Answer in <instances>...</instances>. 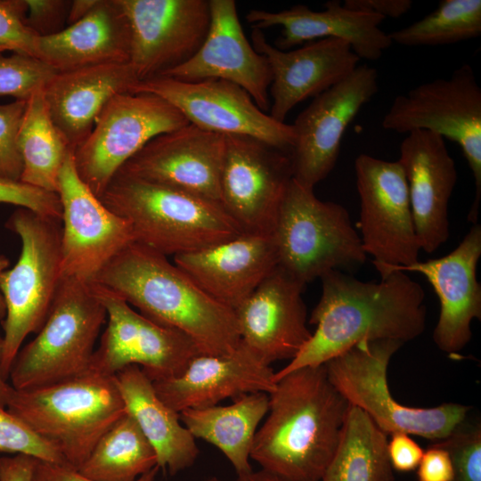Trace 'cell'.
Here are the masks:
<instances>
[{
    "label": "cell",
    "mask_w": 481,
    "mask_h": 481,
    "mask_svg": "<svg viewBox=\"0 0 481 481\" xmlns=\"http://www.w3.org/2000/svg\"><path fill=\"white\" fill-rule=\"evenodd\" d=\"M322 295L309 323L316 329L300 352L275 372L281 377L319 366L366 340L411 341L422 334L427 311L422 287L404 271L379 282L331 270L321 277Z\"/></svg>",
    "instance_id": "6da1fadb"
},
{
    "label": "cell",
    "mask_w": 481,
    "mask_h": 481,
    "mask_svg": "<svg viewBox=\"0 0 481 481\" xmlns=\"http://www.w3.org/2000/svg\"><path fill=\"white\" fill-rule=\"evenodd\" d=\"M349 405L324 364L290 371L269 394L268 416L256 432L250 459L285 481H321Z\"/></svg>",
    "instance_id": "7a4b0ae2"
},
{
    "label": "cell",
    "mask_w": 481,
    "mask_h": 481,
    "mask_svg": "<svg viewBox=\"0 0 481 481\" xmlns=\"http://www.w3.org/2000/svg\"><path fill=\"white\" fill-rule=\"evenodd\" d=\"M91 282L151 320L181 330L201 354H227L240 342L233 310L208 295L167 256L137 241L116 255Z\"/></svg>",
    "instance_id": "3957f363"
},
{
    "label": "cell",
    "mask_w": 481,
    "mask_h": 481,
    "mask_svg": "<svg viewBox=\"0 0 481 481\" xmlns=\"http://www.w3.org/2000/svg\"><path fill=\"white\" fill-rule=\"evenodd\" d=\"M100 200L129 222L135 241L167 257L213 246L243 233L217 202L119 173Z\"/></svg>",
    "instance_id": "277c9868"
},
{
    "label": "cell",
    "mask_w": 481,
    "mask_h": 481,
    "mask_svg": "<svg viewBox=\"0 0 481 481\" xmlns=\"http://www.w3.org/2000/svg\"><path fill=\"white\" fill-rule=\"evenodd\" d=\"M6 409L60 451L78 469L93 448L126 413L114 376L91 369L63 381L12 388Z\"/></svg>",
    "instance_id": "5b68a950"
},
{
    "label": "cell",
    "mask_w": 481,
    "mask_h": 481,
    "mask_svg": "<svg viewBox=\"0 0 481 481\" xmlns=\"http://www.w3.org/2000/svg\"><path fill=\"white\" fill-rule=\"evenodd\" d=\"M5 227L21 241L16 264L0 273L5 305L2 371L6 380L25 338L45 323L62 280L61 219L18 208Z\"/></svg>",
    "instance_id": "8992f818"
},
{
    "label": "cell",
    "mask_w": 481,
    "mask_h": 481,
    "mask_svg": "<svg viewBox=\"0 0 481 481\" xmlns=\"http://www.w3.org/2000/svg\"><path fill=\"white\" fill-rule=\"evenodd\" d=\"M106 319L91 282L62 278L45 323L15 356L10 385L41 387L87 371Z\"/></svg>",
    "instance_id": "52a82bcc"
},
{
    "label": "cell",
    "mask_w": 481,
    "mask_h": 481,
    "mask_svg": "<svg viewBox=\"0 0 481 481\" xmlns=\"http://www.w3.org/2000/svg\"><path fill=\"white\" fill-rule=\"evenodd\" d=\"M278 265L306 285L331 270L352 269L367 258L345 207L319 200L290 180L273 231Z\"/></svg>",
    "instance_id": "ba28073f"
},
{
    "label": "cell",
    "mask_w": 481,
    "mask_h": 481,
    "mask_svg": "<svg viewBox=\"0 0 481 481\" xmlns=\"http://www.w3.org/2000/svg\"><path fill=\"white\" fill-rule=\"evenodd\" d=\"M403 345L395 340L362 341L324 363L329 379L349 404L364 412L385 434L443 439L467 419L471 408L456 403L430 408L398 403L388 387L387 368Z\"/></svg>",
    "instance_id": "9c48e42d"
},
{
    "label": "cell",
    "mask_w": 481,
    "mask_h": 481,
    "mask_svg": "<svg viewBox=\"0 0 481 481\" xmlns=\"http://www.w3.org/2000/svg\"><path fill=\"white\" fill-rule=\"evenodd\" d=\"M381 125L405 135L428 131L460 146L475 181L468 221L477 224L481 200V87L472 67L462 64L447 78L422 83L397 95Z\"/></svg>",
    "instance_id": "30bf717a"
},
{
    "label": "cell",
    "mask_w": 481,
    "mask_h": 481,
    "mask_svg": "<svg viewBox=\"0 0 481 481\" xmlns=\"http://www.w3.org/2000/svg\"><path fill=\"white\" fill-rule=\"evenodd\" d=\"M188 124L176 108L159 96L117 94L102 108L88 136L72 151L78 176L100 198L124 164L146 143Z\"/></svg>",
    "instance_id": "8fae6325"
},
{
    "label": "cell",
    "mask_w": 481,
    "mask_h": 481,
    "mask_svg": "<svg viewBox=\"0 0 481 481\" xmlns=\"http://www.w3.org/2000/svg\"><path fill=\"white\" fill-rule=\"evenodd\" d=\"M355 171L363 249L373 257L372 263L383 279L419 261L421 249L406 177L398 160L365 153L355 159Z\"/></svg>",
    "instance_id": "7c38bea8"
},
{
    "label": "cell",
    "mask_w": 481,
    "mask_h": 481,
    "mask_svg": "<svg viewBox=\"0 0 481 481\" xmlns=\"http://www.w3.org/2000/svg\"><path fill=\"white\" fill-rule=\"evenodd\" d=\"M91 284L107 314L91 370L114 376L129 365H137L154 381L180 375L201 354L181 330L151 320L113 292Z\"/></svg>",
    "instance_id": "4fadbf2b"
},
{
    "label": "cell",
    "mask_w": 481,
    "mask_h": 481,
    "mask_svg": "<svg viewBox=\"0 0 481 481\" xmlns=\"http://www.w3.org/2000/svg\"><path fill=\"white\" fill-rule=\"evenodd\" d=\"M130 93L163 98L190 124L206 131L252 137L289 154L294 144L292 125L261 110L244 89L225 80L156 77L137 82Z\"/></svg>",
    "instance_id": "5bb4252c"
},
{
    "label": "cell",
    "mask_w": 481,
    "mask_h": 481,
    "mask_svg": "<svg viewBox=\"0 0 481 481\" xmlns=\"http://www.w3.org/2000/svg\"><path fill=\"white\" fill-rule=\"evenodd\" d=\"M224 137L220 205L243 232L272 234L292 179L290 154L252 137Z\"/></svg>",
    "instance_id": "9a60e30c"
},
{
    "label": "cell",
    "mask_w": 481,
    "mask_h": 481,
    "mask_svg": "<svg viewBox=\"0 0 481 481\" xmlns=\"http://www.w3.org/2000/svg\"><path fill=\"white\" fill-rule=\"evenodd\" d=\"M61 205V275L90 282L122 249L135 241L129 222L110 211L81 180L72 151L59 173Z\"/></svg>",
    "instance_id": "2e32d148"
},
{
    "label": "cell",
    "mask_w": 481,
    "mask_h": 481,
    "mask_svg": "<svg viewBox=\"0 0 481 481\" xmlns=\"http://www.w3.org/2000/svg\"><path fill=\"white\" fill-rule=\"evenodd\" d=\"M378 71L359 64L344 80L314 97L292 124V178L314 189L336 166L346 127L379 91Z\"/></svg>",
    "instance_id": "e0dca14e"
},
{
    "label": "cell",
    "mask_w": 481,
    "mask_h": 481,
    "mask_svg": "<svg viewBox=\"0 0 481 481\" xmlns=\"http://www.w3.org/2000/svg\"><path fill=\"white\" fill-rule=\"evenodd\" d=\"M130 29V59L139 81L191 59L210 24L208 0H118Z\"/></svg>",
    "instance_id": "ac0fdd59"
},
{
    "label": "cell",
    "mask_w": 481,
    "mask_h": 481,
    "mask_svg": "<svg viewBox=\"0 0 481 481\" xmlns=\"http://www.w3.org/2000/svg\"><path fill=\"white\" fill-rule=\"evenodd\" d=\"M225 137L188 124L151 140L118 173L220 204Z\"/></svg>",
    "instance_id": "d6986e66"
},
{
    "label": "cell",
    "mask_w": 481,
    "mask_h": 481,
    "mask_svg": "<svg viewBox=\"0 0 481 481\" xmlns=\"http://www.w3.org/2000/svg\"><path fill=\"white\" fill-rule=\"evenodd\" d=\"M210 24L197 53L159 77L182 81L221 79L244 89L263 111L270 110L272 72L266 58L247 39L234 0H209Z\"/></svg>",
    "instance_id": "ffe728a7"
},
{
    "label": "cell",
    "mask_w": 481,
    "mask_h": 481,
    "mask_svg": "<svg viewBox=\"0 0 481 481\" xmlns=\"http://www.w3.org/2000/svg\"><path fill=\"white\" fill-rule=\"evenodd\" d=\"M305 286L277 265L234 310L240 340L268 365L292 360L312 337Z\"/></svg>",
    "instance_id": "44dd1931"
},
{
    "label": "cell",
    "mask_w": 481,
    "mask_h": 481,
    "mask_svg": "<svg viewBox=\"0 0 481 481\" xmlns=\"http://www.w3.org/2000/svg\"><path fill=\"white\" fill-rule=\"evenodd\" d=\"M251 44L269 63V111L280 122H284L301 102L316 97L346 78L360 61L349 43L338 38H322L283 51L271 45L261 29L252 28Z\"/></svg>",
    "instance_id": "7402d4cb"
},
{
    "label": "cell",
    "mask_w": 481,
    "mask_h": 481,
    "mask_svg": "<svg viewBox=\"0 0 481 481\" xmlns=\"http://www.w3.org/2000/svg\"><path fill=\"white\" fill-rule=\"evenodd\" d=\"M480 257L481 226L475 224L446 256L398 269L420 273L432 285L440 302L433 340L446 354L461 351L471 339L473 320L481 319V285L477 280Z\"/></svg>",
    "instance_id": "603a6c76"
},
{
    "label": "cell",
    "mask_w": 481,
    "mask_h": 481,
    "mask_svg": "<svg viewBox=\"0 0 481 481\" xmlns=\"http://www.w3.org/2000/svg\"><path fill=\"white\" fill-rule=\"evenodd\" d=\"M275 372L241 340L230 353L200 354L178 376L152 381L159 397L176 412L276 387Z\"/></svg>",
    "instance_id": "cb8c5ba5"
},
{
    "label": "cell",
    "mask_w": 481,
    "mask_h": 481,
    "mask_svg": "<svg viewBox=\"0 0 481 481\" xmlns=\"http://www.w3.org/2000/svg\"><path fill=\"white\" fill-rule=\"evenodd\" d=\"M397 160L406 177L420 249L432 253L450 235L448 206L458 178L455 162L444 139L423 130L406 135Z\"/></svg>",
    "instance_id": "d4e9b609"
},
{
    "label": "cell",
    "mask_w": 481,
    "mask_h": 481,
    "mask_svg": "<svg viewBox=\"0 0 481 481\" xmlns=\"http://www.w3.org/2000/svg\"><path fill=\"white\" fill-rule=\"evenodd\" d=\"M174 263L221 305L236 310L278 265L272 234L247 233L174 256Z\"/></svg>",
    "instance_id": "484cf974"
},
{
    "label": "cell",
    "mask_w": 481,
    "mask_h": 481,
    "mask_svg": "<svg viewBox=\"0 0 481 481\" xmlns=\"http://www.w3.org/2000/svg\"><path fill=\"white\" fill-rule=\"evenodd\" d=\"M246 20L252 28L261 30L281 27L274 46L283 51L306 42L332 37L349 43L360 60L374 61L393 44L388 33L379 28L383 17L347 8L338 0L326 2L322 11L303 4L278 12L250 10Z\"/></svg>",
    "instance_id": "4316f807"
},
{
    "label": "cell",
    "mask_w": 481,
    "mask_h": 481,
    "mask_svg": "<svg viewBox=\"0 0 481 481\" xmlns=\"http://www.w3.org/2000/svg\"><path fill=\"white\" fill-rule=\"evenodd\" d=\"M138 82L129 64L107 63L57 72L44 86L51 119L73 151L114 96L130 93Z\"/></svg>",
    "instance_id": "83f0119b"
},
{
    "label": "cell",
    "mask_w": 481,
    "mask_h": 481,
    "mask_svg": "<svg viewBox=\"0 0 481 481\" xmlns=\"http://www.w3.org/2000/svg\"><path fill=\"white\" fill-rule=\"evenodd\" d=\"M35 58L57 72L130 59V29L118 0H98L81 20L38 37Z\"/></svg>",
    "instance_id": "f1b7e54d"
},
{
    "label": "cell",
    "mask_w": 481,
    "mask_h": 481,
    "mask_svg": "<svg viewBox=\"0 0 481 481\" xmlns=\"http://www.w3.org/2000/svg\"><path fill=\"white\" fill-rule=\"evenodd\" d=\"M114 379L126 412L154 449L159 468L174 476L192 466L200 453L195 438L179 412L159 397L152 380L137 365L124 368Z\"/></svg>",
    "instance_id": "f546056e"
},
{
    "label": "cell",
    "mask_w": 481,
    "mask_h": 481,
    "mask_svg": "<svg viewBox=\"0 0 481 481\" xmlns=\"http://www.w3.org/2000/svg\"><path fill=\"white\" fill-rule=\"evenodd\" d=\"M269 409V395L251 393L221 406L189 408L179 412L180 420L194 438L219 449L237 475L251 472L250 452L257 428Z\"/></svg>",
    "instance_id": "4dcf8cb0"
},
{
    "label": "cell",
    "mask_w": 481,
    "mask_h": 481,
    "mask_svg": "<svg viewBox=\"0 0 481 481\" xmlns=\"http://www.w3.org/2000/svg\"><path fill=\"white\" fill-rule=\"evenodd\" d=\"M387 441V435L364 412L350 404L321 481H394Z\"/></svg>",
    "instance_id": "1f68e13d"
},
{
    "label": "cell",
    "mask_w": 481,
    "mask_h": 481,
    "mask_svg": "<svg viewBox=\"0 0 481 481\" xmlns=\"http://www.w3.org/2000/svg\"><path fill=\"white\" fill-rule=\"evenodd\" d=\"M17 142L22 159L20 182L57 193L59 173L71 150L51 119L43 89L27 101Z\"/></svg>",
    "instance_id": "d6a6232c"
},
{
    "label": "cell",
    "mask_w": 481,
    "mask_h": 481,
    "mask_svg": "<svg viewBox=\"0 0 481 481\" xmlns=\"http://www.w3.org/2000/svg\"><path fill=\"white\" fill-rule=\"evenodd\" d=\"M157 466L154 449L126 412L102 435L77 471L94 481H135Z\"/></svg>",
    "instance_id": "836d02e7"
},
{
    "label": "cell",
    "mask_w": 481,
    "mask_h": 481,
    "mask_svg": "<svg viewBox=\"0 0 481 481\" xmlns=\"http://www.w3.org/2000/svg\"><path fill=\"white\" fill-rule=\"evenodd\" d=\"M481 35L480 0H443L418 21L388 33L393 43L404 46L443 45Z\"/></svg>",
    "instance_id": "e575fe53"
},
{
    "label": "cell",
    "mask_w": 481,
    "mask_h": 481,
    "mask_svg": "<svg viewBox=\"0 0 481 481\" xmlns=\"http://www.w3.org/2000/svg\"><path fill=\"white\" fill-rule=\"evenodd\" d=\"M57 73L42 61L13 53L0 55V96L28 100L36 91L43 89Z\"/></svg>",
    "instance_id": "d590c367"
},
{
    "label": "cell",
    "mask_w": 481,
    "mask_h": 481,
    "mask_svg": "<svg viewBox=\"0 0 481 481\" xmlns=\"http://www.w3.org/2000/svg\"><path fill=\"white\" fill-rule=\"evenodd\" d=\"M0 452L23 454L41 461L67 465L56 446L1 405Z\"/></svg>",
    "instance_id": "8d00e7d4"
},
{
    "label": "cell",
    "mask_w": 481,
    "mask_h": 481,
    "mask_svg": "<svg viewBox=\"0 0 481 481\" xmlns=\"http://www.w3.org/2000/svg\"><path fill=\"white\" fill-rule=\"evenodd\" d=\"M433 444L444 449L453 468L452 481H481V426L467 419Z\"/></svg>",
    "instance_id": "74e56055"
},
{
    "label": "cell",
    "mask_w": 481,
    "mask_h": 481,
    "mask_svg": "<svg viewBox=\"0 0 481 481\" xmlns=\"http://www.w3.org/2000/svg\"><path fill=\"white\" fill-rule=\"evenodd\" d=\"M27 101L0 104V181L20 182L22 159L17 138Z\"/></svg>",
    "instance_id": "f35d334b"
},
{
    "label": "cell",
    "mask_w": 481,
    "mask_h": 481,
    "mask_svg": "<svg viewBox=\"0 0 481 481\" xmlns=\"http://www.w3.org/2000/svg\"><path fill=\"white\" fill-rule=\"evenodd\" d=\"M26 0H0V50L35 57L38 36L26 24Z\"/></svg>",
    "instance_id": "ab89813d"
},
{
    "label": "cell",
    "mask_w": 481,
    "mask_h": 481,
    "mask_svg": "<svg viewBox=\"0 0 481 481\" xmlns=\"http://www.w3.org/2000/svg\"><path fill=\"white\" fill-rule=\"evenodd\" d=\"M0 203L15 205L42 216L61 219V205L57 193L21 182L0 181Z\"/></svg>",
    "instance_id": "60d3db41"
},
{
    "label": "cell",
    "mask_w": 481,
    "mask_h": 481,
    "mask_svg": "<svg viewBox=\"0 0 481 481\" xmlns=\"http://www.w3.org/2000/svg\"><path fill=\"white\" fill-rule=\"evenodd\" d=\"M26 24L38 36L47 37L61 31L67 21L71 1L26 0Z\"/></svg>",
    "instance_id": "b9f144b4"
},
{
    "label": "cell",
    "mask_w": 481,
    "mask_h": 481,
    "mask_svg": "<svg viewBox=\"0 0 481 481\" xmlns=\"http://www.w3.org/2000/svg\"><path fill=\"white\" fill-rule=\"evenodd\" d=\"M387 452L392 469L400 472L415 470L424 452L411 435L404 432L392 434L387 441Z\"/></svg>",
    "instance_id": "7bdbcfd3"
},
{
    "label": "cell",
    "mask_w": 481,
    "mask_h": 481,
    "mask_svg": "<svg viewBox=\"0 0 481 481\" xmlns=\"http://www.w3.org/2000/svg\"><path fill=\"white\" fill-rule=\"evenodd\" d=\"M416 469L418 481L453 480V468L448 452L433 443L424 451Z\"/></svg>",
    "instance_id": "ee69618b"
},
{
    "label": "cell",
    "mask_w": 481,
    "mask_h": 481,
    "mask_svg": "<svg viewBox=\"0 0 481 481\" xmlns=\"http://www.w3.org/2000/svg\"><path fill=\"white\" fill-rule=\"evenodd\" d=\"M159 466L143 474L135 481H155ZM31 481H94L82 476L77 469L62 464L37 461Z\"/></svg>",
    "instance_id": "f6af8a7d"
},
{
    "label": "cell",
    "mask_w": 481,
    "mask_h": 481,
    "mask_svg": "<svg viewBox=\"0 0 481 481\" xmlns=\"http://www.w3.org/2000/svg\"><path fill=\"white\" fill-rule=\"evenodd\" d=\"M343 4L350 9L366 12L397 19L408 12L412 6L411 0H346Z\"/></svg>",
    "instance_id": "bcb514c9"
},
{
    "label": "cell",
    "mask_w": 481,
    "mask_h": 481,
    "mask_svg": "<svg viewBox=\"0 0 481 481\" xmlns=\"http://www.w3.org/2000/svg\"><path fill=\"white\" fill-rule=\"evenodd\" d=\"M37 461L23 454L0 457V481H31Z\"/></svg>",
    "instance_id": "7dc6e473"
},
{
    "label": "cell",
    "mask_w": 481,
    "mask_h": 481,
    "mask_svg": "<svg viewBox=\"0 0 481 481\" xmlns=\"http://www.w3.org/2000/svg\"><path fill=\"white\" fill-rule=\"evenodd\" d=\"M98 0H75L71 1L67 23L71 25L84 18L97 4Z\"/></svg>",
    "instance_id": "c3c4849f"
},
{
    "label": "cell",
    "mask_w": 481,
    "mask_h": 481,
    "mask_svg": "<svg viewBox=\"0 0 481 481\" xmlns=\"http://www.w3.org/2000/svg\"><path fill=\"white\" fill-rule=\"evenodd\" d=\"M4 344V333L3 330L0 329V405L6 408L7 400L12 387L5 379L2 371Z\"/></svg>",
    "instance_id": "681fc988"
},
{
    "label": "cell",
    "mask_w": 481,
    "mask_h": 481,
    "mask_svg": "<svg viewBox=\"0 0 481 481\" xmlns=\"http://www.w3.org/2000/svg\"><path fill=\"white\" fill-rule=\"evenodd\" d=\"M234 481H285L264 469L258 471L252 470L249 473L237 475Z\"/></svg>",
    "instance_id": "f907efd6"
},
{
    "label": "cell",
    "mask_w": 481,
    "mask_h": 481,
    "mask_svg": "<svg viewBox=\"0 0 481 481\" xmlns=\"http://www.w3.org/2000/svg\"><path fill=\"white\" fill-rule=\"evenodd\" d=\"M9 265H10L9 259L4 255H0V273L7 269L9 267ZM5 313L6 311H5L4 301L0 292V323L4 321L5 317Z\"/></svg>",
    "instance_id": "816d5d0a"
},
{
    "label": "cell",
    "mask_w": 481,
    "mask_h": 481,
    "mask_svg": "<svg viewBox=\"0 0 481 481\" xmlns=\"http://www.w3.org/2000/svg\"><path fill=\"white\" fill-rule=\"evenodd\" d=\"M206 481H222V480L218 479L216 477H210V478L207 479Z\"/></svg>",
    "instance_id": "f5cc1de1"
},
{
    "label": "cell",
    "mask_w": 481,
    "mask_h": 481,
    "mask_svg": "<svg viewBox=\"0 0 481 481\" xmlns=\"http://www.w3.org/2000/svg\"><path fill=\"white\" fill-rule=\"evenodd\" d=\"M3 53V51H2V50H0V53Z\"/></svg>",
    "instance_id": "db71d44e"
}]
</instances>
